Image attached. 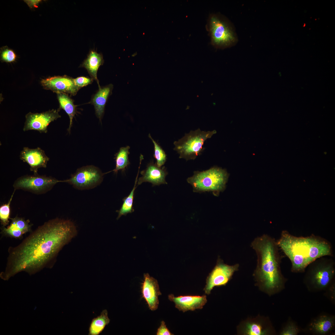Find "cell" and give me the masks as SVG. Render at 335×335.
Returning <instances> with one entry per match:
<instances>
[{"label":"cell","instance_id":"cell-1","mask_svg":"<svg viewBox=\"0 0 335 335\" xmlns=\"http://www.w3.org/2000/svg\"><path fill=\"white\" fill-rule=\"evenodd\" d=\"M71 221L59 218L45 222L18 245L9 249L6 268L1 278L7 280L20 272L34 274L46 267L77 235Z\"/></svg>","mask_w":335,"mask_h":335},{"label":"cell","instance_id":"cell-2","mask_svg":"<svg viewBox=\"0 0 335 335\" xmlns=\"http://www.w3.org/2000/svg\"><path fill=\"white\" fill-rule=\"evenodd\" d=\"M251 247L257 256V264L253 276L256 284L269 295L284 289L287 279L280 268L282 257L276 241L267 234L255 238Z\"/></svg>","mask_w":335,"mask_h":335},{"label":"cell","instance_id":"cell-3","mask_svg":"<svg viewBox=\"0 0 335 335\" xmlns=\"http://www.w3.org/2000/svg\"><path fill=\"white\" fill-rule=\"evenodd\" d=\"M276 242L279 249L289 259L291 271L293 273L305 272L311 263L320 257L333 256L330 243L314 234L297 237L284 230Z\"/></svg>","mask_w":335,"mask_h":335},{"label":"cell","instance_id":"cell-4","mask_svg":"<svg viewBox=\"0 0 335 335\" xmlns=\"http://www.w3.org/2000/svg\"><path fill=\"white\" fill-rule=\"evenodd\" d=\"M328 257L317 259L306 268L304 282L310 291L317 292L326 290L335 283V263Z\"/></svg>","mask_w":335,"mask_h":335},{"label":"cell","instance_id":"cell-5","mask_svg":"<svg viewBox=\"0 0 335 335\" xmlns=\"http://www.w3.org/2000/svg\"><path fill=\"white\" fill-rule=\"evenodd\" d=\"M207 29L212 44L219 49H224L235 45L238 38L235 29L226 17L219 14L209 16Z\"/></svg>","mask_w":335,"mask_h":335},{"label":"cell","instance_id":"cell-6","mask_svg":"<svg viewBox=\"0 0 335 335\" xmlns=\"http://www.w3.org/2000/svg\"><path fill=\"white\" fill-rule=\"evenodd\" d=\"M228 174L224 169L214 167L202 172H194L187 179L195 192H219L225 189Z\"/></svg>","mask_w":335,"mask_h":335},{"label":"cell","instance_id":"cell-7","mask_svg":"<svg viewBox=\"0 0 335 335\" xmlns=\"http://www.w3.org/2000/svg\"><path fill=\"white\" fill-rule=\"evenodd\" d=\"M217 132L212 131H203L199 128L191 131L177 141L174 142V150L179 155V158L186 160H194L201 154L205 148V141Z\"/></svg>","mask_w":335,"mask_h":335},{"label":"cell","instance_id":"cell-8","mask_svg":"<svg viewBox=\"0 0 335 335\" xmlns=\"http://www.w3.org/2000/svg\"><path fill=\"white\" fill-rule=\"evenodd\" d=\"M62 181L51 177L34 174L19 177L14 183L13 187L15 190L21 189L41 194L47 192L56 183Z\"/></svg>","mask_w":335,"mask_h":335},{"label":"cell","instance_id":"cell-9","mask_svg":"<svg viewBox=\"0 0 335 335\" xmlns=\"http://www.w3.org/2000/svg\"><path fill=\"white\" fill-rule=\"evenodd\" d=\"M103 174L97 167L92 165L83 167L78 169L69 179L62 181L80 190L93 188L102 182Z\"/></svg>","mask_w":335,"mask_h":335},{"label":"cell","instance_id":"cell-10","mask_svg":"<svg viewBox=\"0 0 335 335\" xmlns=\"http://www.w3.org/2000/svg\"><path fill=\"white\" fill-rule=\"evenodd\" d=\"M239 267V264L229 265L224 263L221 259H218L216 265L206 279L203 289L205 293L209 295L215 287L226 285L234 272L238 270Z\"/></svg>","mask_w":335,"mask_h":335},{"label":"cell","instance_id":"cell-11","mask_svg":"<svg viewBox=\"0 0 335 335\" xmlns=\"http://www.w3.org/2000/svg\"><path fill=\"white\" fill-rule=\"evenodd\" d=\"M58 110L52 109L41 113L29 112L25 116L26 120L23 130H34L46 133L47 127L52 122L60 118Z\"/></svg>","mask_w":335,"mask_h":335},{"label":"cell","instance_id":"cell-12","mask_svg":"<svg viewBox=\"0 0 335 335\" xmlns=\"http://www.w3.org/2000/svg\"><path fill=\"white\" fill-rule=\"evenodd\" d=\"M43 88L56 92L75 96L80 89L75 84L74 79L66 76H55L42 79Z\"/></svg>","mask_w":335,"mask_h":335},{"label":"cell","instance_id":"cell-13","mask_svg":"<svg viewBox=\"0 0 335 335\" xmlns=\"http://www.w3.org/2000/svg\"><path fill=\"white\" fill-rule=\"evenodd\" d=\"M238 329L239 333L245 335H266L274 332L269 320L260 316L245 320Z\"/></svg>","mask_w":335,"mask_h":335},{"label":"cell","instance_id":"cell-14","mask_svg":"<svg viewBox=\"0 0 335 335\" xmlns=\"http://www.w3.org/2000/svg\"><path fill=\"white\" fill-rule=\"evenodd\" d=\"M144 280L142 283L141 293L142 297L151 310H156L159 302V296L162 294L157 280L148 273L144 275Z\"/></svg>","mask_w":335,"mask_h":335},{"label":"cell","instance_id":"cell-15","mask_svg":"<svg viewBox=\"0 0 335 335\" xmlns=\"http://www.w3.org/2000/svg\"><path fill=\"white\" fill-rule=\"evenodd\" d=\"M20 158L29 164L30 171L34 174H38V168H46L49 160L44 151L39 147L35 149L24 147L21 151Z\"/></svg>","mask_w":335,"mask_h":335},{"label":"cell","instance_id":"cell-16","mask_svg":"<svg viewBox=\"0 0 335 335\" xmlns=\"http://www.w3.org/2000/svg\"><path fill=\"white\" fill-rule=\"evenodd\" d=\"M168 298L174 303L176 308L183 312L202 309L207 302L205 295L202 296L185 295L175 297L173 294H170L168 296Z\"/></svg>","mask_w":335,"mask_h":335},{"label":"cell","instance_id":"cell-17","mask_svg":"<svg viewBox=\"0 0 335 335\" xmlns=\"http://www.w3.org/2000/svg\"><path fill=\"white\" fill-rule=\"evenodd\" d=\"M142 176L139 178L138 185L145 182L151 183L153 185L167 184L165 179L167 172L164 167H158L152 162L149 163L146 169L141 172Z\"/></svg>","mask_w":335,"mask_h":335},{"label":"cell","instance_id":"cell-18","mask_svg":"<svg viewBox=\"0 0 335 335\" xmlns=\"http://www.w3.org/2000/svg\"><path fill=\"white\" fill-rule=\"evenodd\" d=\"M335 325V318L334 316L322 315L311 321L308 326V328L313 333L324 335L333 330Z\"/></svg>","mask_w":335,"mask_h":335},{"label":"cell","instance_id":"cell-19","mask_svg":"<svg viewBox=\"0 0 335 335\" xmlns=\"http://www.w3.org/2000/svg\"><path fill=\"white\" fill-rule=\"evenodd\" d=\"M11 219L10 225L7 227L2 226V233L6 236L19 238L30 230L31 226L29 220L17 216Z\"/></svg>","mask_w":335,"mask_h":335},{"label":"cell","instance_id":"cell-20","mask_svg":"<svg viewBox=\"0 0 335 335\" xmlns=\"http://www.w3.org/2000/svg\"><path fill=\"white\" fill-rule=\"evenodd\" d=\"M104 62L102 54L98 53L96 51L93 49L90 50L87 58L80 65L87 69L92 79L96 81L99 87L100 86L97 78V72L99 67L102 65Z\"/></svg>","mask_w":335,"mask_h":335},{"label":"cell","instance_id":"cell-21","mask_svg":"<svg viewBox=\"0 0 335 335\" xmlns=\"http://www.w3.org/2000/svg\"><path fill=\"white\" fill-rule=\"evenodd\" d=\"M113 87L112 84L103 87H99L98 91L94 95L91 101L94 106L96 115L100 120L104 114L106 103Z\"/></svg>","mask_w":335,"mask_h":335},{"label":"cell","instance_id":"cell-22","mask_svg":"<svg viewBox=\"0 0 335 335\" xmlns=\"http://www.w3.org/2000/svg\"><path fill=\"white\" fill-rule=\"evenodd\" d=\"M110 322L107 310H103L99 315L92 320L88 329V335H99Z\"/></svg>","mask_w":335,"mask_h":335},{"label":"cell","instance_id":"cell-23","mask_svg":"<svg viewBox=\"0 0 335 335\" xmlns=\"http://www.w3.org/2000/svg\"><path fill=\"white\" fill-rule=\"evenodd\" d=\"M56 94L60 105L59 109H63L69 117L70 123L68 131L69 132L72 126L73 118L76 114V105H74L73 100L69 96L68 94L62 93Z\"/></svg>","mask_w":335,"mask_h":335},{"label":"cell","instance_id":"cell-24","mask_svg":"<svg viewBox=\"0 0 335 335\" xmlns=\"http://www.w3.org/2000/svg\"><path fill=\"white\" fill-rule=\"evenodd\" d=\"M143 159V158H140V163L139 167V170L136 178L134 186L129 194L127 197L123 199V203L119 210L118 211V215L117 218L118 219L123 215H126L127 213H131L133 212L134 211L133 207V200L134 199V193L135 190L136 188V185L137 183L138 177L141 164L142 160Z\"/></svg>","mask_w":335,"mask_h":335},{"label":"cell","instance_id":"cell-25","mask_svg":"<svg viewBox=\"0 0 335 335\" xmlns=\"http://www.w3.org/2000/svg\"><path fill=\"white\" fill-rule=\"evenodd\" d=\"M130 148L129 146L122 147L116 154V167L113 170L115 172L120 170H124L130 164L128 157Z\"/></svg>","mask_w":335,"mask_h":335},{"label":"cell","instance_id":"cell-26","mask_svg":"<svg viewBox=\"0 0 335 335\" xmlns=\"http://www.w3.org/2000/svg\"><path fill=\"white\" fill-rule=\"evenodd\" d=\"M148 136L152 140L154 145V157L156 160V165L159 167H161L165 163L167 159V155L161 147L153 139L150 134Z\"/></svg>","mask_w":335,"mask_h":335},{"label":"cell","instance_id":"cell-27","mask_svg":"<svg viewBox=\"0 0 335 335\" xmlns=\"http://www.w3.org/2000/svg\"><path fill=\"white\" fill-rule=\"evenodd\" d=\"M15 190L7 203L1 205L0 207V219L2 225L5 226L9 223L10 215V205Z\"/></svg>","mask_w":335,"mask_h":335},{"label":"cell","instance_id":"cell-28","mask_svg":"<svg viewBox=\"0 0 335 335\" xmlns=\"http://www.w3.org/2000/svg\"><path fill=\"white\" fill-rule=\"evenodd\" d=\"M17 56L14 51L7 46L0 48V60L2 62L8 63L14 62L16 59Z\"/></svg>","mask_w":335,"mask_h":335},{"label":"cell","instance_id":"cell-29","mask_svg":"<svg viewBox=\"0 0 335 335\" xmlns=\"http://www.w3.org/2000/svg\"><path fill=\"white\" fill-rule=\"evenodd\" d=\"M300 332L298 327L291 320L288 322L281 331V335H297Z\"/></svg>","mask_w":335,"mask_h":335},{"label":"cell","instance_id":"cell-30","mask_svg":"<svg viewBox=\"0 0 335 335\" xmlns=\"http://www.w3.org/2000/svg\"><path fill=\"white\" fill-rule=\"evenodd\" d=\"M92 79L87 77L81 76L74 79V80L76 85L81 88L91 84L93 81Z\"/></svg>","mask_w":335,"mask_h":335},{"label":"cell","instance_id":"cell-31","mask_svg":"<svg viewBox=\"0 0 335 335\" xmlns=\"http://www.w3.org/2000/svg\"><path fill=\"white\" fill-rule=\"evenodd\" d=\"M157 335H173L167 328L165 322L162 321L161 324L158 328L156 333Z\"/></svg>","mask_w":335,"mask_h":335},{"label":"cell","instance_id":"cell-32","mask_svg":"<svg viewBox=\"0 0 335 335\" xmlns=\"http://www.w3.org/2000/svg\"><path fill=\"white\" fill-rule=\"evenodd\" d=\"M24 2L27 3L28 6L31 8H37L38 7V5L41 2V0H24Z\"/></svg>","mask_w":335,"mask_h":335},{"label":"cell","instance_id":"cell-33","mask_svg":"<svg viewBox=\"0 0 335 335\" xmlns=\"http://www.w3.org/2000/svg\"><path fill=\"white\" fill-rule=\"evenodd\" d=\"M137 53L136 52L134 53H133L132 55V56L134 57V56H136L137 55Z\"/></svg>","mask_w":335,"mask_h":335}]
</instances>
